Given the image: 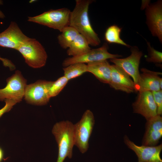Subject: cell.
Masks as SVG:
<instances>
[{
	"instance_id": "cell-3",
	"label": "cell",
	"mask_w": 162,
	"mask_h": 162,
	"mask_svg": "<svg viewBox=\"0 0 162 162\" xmlns=\"http://www.w3.org/2000/svg\"><path fill=\"white\" fill-rule=\"evenodd\" d=\"M71 11L66 8L51 10L34 16L28 17V21L57 30L61 32L69 26Z\"/></svg>"
},
{
	"instance_id": "cell-15",
	"label": "cell",
	"mask_w": 162,
	"mask_h": 162,
	"mask_svg": "<svg viewBox=\"0 0 162 162\" xmlns=\"http://www.w3.org/2000/svg\"><path fill=\"white\" fill-rule=\"evenodd\" d=\"M110 86L116 90L130 93L134 92V83L130 76L119 67L111 65Z\"/></svg>"
},
{
	"instance_id": "cell-20",
	"label": "cell",
	"mask_w": 162,
	"mask_h": 162,
	"mask_svg": "<svg viewBox=\"0 0 162 162\" xmlns=\"http://www.w3.org/2000/svg\"><path fill=\"white\" fill-rule=\"evenodd\" d=\"M122 29V28L115 25L108 27L104 34L105 40L110 44H116L127 47H130V46L126 43L120 38Z\"/></svg>"
},
{
	"instance_id": "cell-27",
	"label": "cell",
	"mask_w": 162,
	"mask_h": 162,
	"mask_svg": "<svg viewBox=\"0 0 162 162\" xmlns=\"http://www.w3.org/2000/svg\"><path fill=\"white\" fill-rule=\"evenodd\" d=\"M3 157V152L0 147V162L2 160Z\"/></svg>"
},
{
	"instance_id": "cell-13",
	"label": "cell",
	"mask_w": 162,
	"mask_h": 162,
	"mask_svg": "<svg viewBox=\"0 0 162 162\" xmlns=\"http://www.w3.org/2000/svg\"><path fill=\"white\" fill-rule=\"evenodd\" d=\"M142 73L138 82L134 83V92H152L162 90V79L160 72L152 71L145 68L141 69Z\"/></svg>"
},
{
	"instance_id": "cell-24",
	"label": "cell",
	"mask_w": 162,
	"mask_h": 162,
	"mask_svg": "<svg viewBox=\"0 0 162 162\" xmlns=\"http://www.w3.org/2000/svg\"><path fill=\"white\" fill-rule=\"evenodd\" d=\"M155 103L156 105L158 115L162 114V90L152 92Z\"/></svg>"
},
{
	"instance_id": "cell-2",
	"label": "cell",
	"mask_w": 162,
	"mask_h": 162,
	"mask_svg": "<svg viewBox=\"0 0 162 162\" xmlns=\"http://www.w3.org/2000/svg\"><path fill=\"white\" fill-rule=\"evenodd\" d=\"M74 125L68 120L63 121L56 123L53 127L52 132L58 147L56 162H63L66 158H72L75 146Z\"/></svg>"
},
{
	"instance_id": "cell-17",
	"label": "cell",
	"mask_w": 162,
	"mask_h": 162,
	"mask_svg": "<svg viewBox=\"0 0 162 162\" xmlns=\"http://www.w3.org/2000/svg\"><path fill=\"white\" fill-rule=\"evenodd\" d=\"M87 72L93 74L100 82L109 84L111 78V65L107 60L88 64Z\"/></svg>"
},
{
	"instance_id": "cell-10",
	"label": "cell",
	"mask_w": 162,
	"mask_h": 162,
	"mask_svg": "<svg viewBox=\"0 0 162 162\" xmlns=\"http://www.w3.org/2000/svg\"><path fill=\"white\" fill-rule=\"evenodd\" d=\"M146 23L152 35L162 43V1L148 3L146 6Z\"/></svg>"
},
{
	"instance_id": "cell-25",
	"label": "cell",
	"mask_w": 162,
	"mask_h": 162,
	"mask_svg": "<svg viewBox=\"0 0 162 162\" xmlns=\"http://www.w3.org/2000/svg\"><path fill=\"white\" fill-rule=\"evenodd\" d=\"M4 106L0 109V117L5 113L9 111L17 103L13 100L6 99L4 101Z\"/></svg>"
},
{
	"instance_id": "cell-22",
	"label": "cell",
	"mask_w": 162,
	"mask_h": 162,
	"mask_svg": "<svg viewBox=\"0 0 162 162\" xmlns=\"http://www.w3.org/2000/svg\"><path fill=\"white\" fill-rule=\"evenodd\" d=\"M68 80L63 76L56 81H53L49 90L50 97L51 98L58 95L67 84Z\"/></svg>"
},
{
	"instance_id": "cell-12",
	"label": "cell",
	"mask_w": 162,
	"mask_h": 162,
	"mask_svg": "<svg viewBox=\"0 0 162 162\" xmlns=\"http://www.w3.org/2000/svg\"><path fill=\"white\" fill-rule=\"evenodd\" d=\"M132 106L134 112L141 115L146 120L158 115L157 106L151 92H139Z\"/></svg>"
},
{
	"instance_id": "cell-16",
	"label": "cell",
	"mask_w": 162,
	"mask_h": 162,
	"mask_svg": "<svg viewBox=\"0 0 162 162\" xmlns=\"http://www.w3.org/2000/svg\"><path fill=\"white\" fill-rule=\"evenodd\" d=\"M146 121L142 145L156 146L162 136V118L161 116L157 115Z\"/></svg>"
},
{
	"instance_id": "cell-8",
	"label": "cell",
	"mask_w": 162,
	"mask_h": 162,
	"mask_svg": "<svg viewBox=\"0 0 162 162\" xmlns=\"http://www.w3.org/2000/svg\"><path fill=\"white\" fill-rule=\"evenodd\" d=\"M108 50V45L105 43L100 47L91 49L86 53L80 56L66 58L62 63V66L65 67L75 63H87L88 64L122 57V56L118 54L109 53Z\"/></svg>"
},
{
	"instance_id": "cell-23",
	"label": "cell",
	"mask_w": 162,
	"mask_h": 162,
	"mask_svg": "<svg viewBox=\"0 0 162 162\" xmlns=\"http://www.w3.org/2000/svg\"><path fill=\"white\" fill-rule=\"evenodd\" d=\"M148 51L146 61L149 62L160 64L162 62V52L157 50L152 46L150 43L146 40Z\"/></svg>"
},
{
	"instance_id": "cell-14",
	"label": "cell",
	"mask_w": 162,
	"mask_h": 162,
	"mask_svg": "<svg viewBox=\"0 0 162 162\" xmlns=\"http://www.w3.org/2000/svg\"><path fill=\"white\" fill-rule=\"evenodd\" d=\"M29 38L23 33L16 22L12 21L6 30L0 33V46L17 50Z\"/></svg>"
},
{
	"instance_id": "cell-18",
	"label": "cell",
	"mask_w": 162,
	"mask_h": 162,
	"mask_svg": "<svg viewBox=\"0 0 162 162\" xmlns=\"http://www.w3.org/2000/svg\"><path fill=\"white\" fill-rule=\"evenodd\" d=\"M91 49L86 38L79 34L67 50V54L75 57L84 54Z\"/></svg>"
},
{
	"instance_id": "cell-26",
	"label": "cell",
	"mask_w": 162,
	"mask_h": 162,
	"mask_svg": "<svg viewBox=\"0 0 162 162\" xmlns=\"http://www.w3.org/2000/svg\"><path fill=\"white\" fill-rule=\"evenodd\" d=\"M0 60L2 61L3 65L5 67H7L8 66L10 63V60L6 58H2L0 56Z\"/></svg>"
},
{
	"instance_id": "cell-7",
	"label": "cell",
	"mask_w": 162,
	"mask_h": 162,
	"mask_svg": "<svg viewBox=\"0 0 162 162\" xmlns=\"http://www.w3.org/2000/svg\"><path fill=\"white\" fill-rule=\"evenodd\" d=\"M53 82L39 80L34 83L27 85L24 97L26 102L34 105L46 104L51 98L49 90Z\"/></svg>"
},
{
	"instance_id": "cell-29",
	"label": "cell",
	"mask_w": 162,
	"mask_h": 162,
	"mask_svg": "<svg viewBox=\"0 0 162 162\" xmlns=\"http://www.w3.org/2000/svg\"><path fill=\"white\" fill-rule=\"evenodd\" d=\"M3 2L2 1L0 0V4H3Z\"/></svg>"
},
{
	"instance_id": "cell-19",
	"label": "cell",
	"mask_w": 162,
	"mask_h": 162,
	"mask_svg": "<svg viewBox=\"0 0 162 162\" xmlns=\"http://www.w3.org/2000/svg\"><path fill=\"white\" fill-rule=\"evenodd\" d=\"M58 36V42L64 49H68L79 34L74 28L68 26L65 28Z\"/></svg>"
},
{
	"instance_id": "cell-21",
	"label": "cell",
	"mask_w": 162,
	"mask_h": 162,
	"mask_svg": "<svg viewBox=\"0 0 162 162\" xmlns=\"http://www.w3.org/2000/svg\"><path fill=\"white\" fill-rule=\"evenodd\" d=\"M63 70L64 76L69 80L87 72V65L83 63H75L64 67Z\"/></svg>"
},
{
	"instance_id": "cell-4",
	"label": "cell",
	"mask_w": 162,
	"mask_h": 162,
	"mask_svg": "<svg viewBox=\"0 0 162 162\" xmlns=\"http://www.w3.org/2000/svg\"><path fill=\"white\" fill-rule=\"evenodd\" d=\"M17 50L22 56L26 63L31 68H40L46 64L47 54L42 45L36 39L29 38Z\"/></svg>"
},
{
	"instance_id": "cell-1",
	"label": "cell",
	"mask_w": 162,
	"mask_h": 162,
	"mask_svg": "<svg viewBox=\"0 0 162 162\" xmlns=\"http://www.w3.org/2000/svg\"><path fill=\"white\" fill-rule=\"evenodd\" d=\"M91 0H76L75 7L71 11L69 26L75 28L84 36L89 45L96 46L100 43L98 34L93 29L90 21L88 11Z\"/></svg>"
},
{
	"instance_id": "cell-9",
	"label": "cell",
	"mask_w": 162,
	"mask_h": 162,
	"mask_svg": "<svg viewBox=\"0 0 162 162\" xmlns=\"http://www.w3.org/2000/svg\"><path fill=\"white\" fill-rule=\"evenodd\" d=\"M130 55L124 58H114L110 61L121 68L133 79L134 83L138 81L140 77L139 70L142 52L136 46L130 47Z\"/></svg>"
},
{
	"instance_id": "cell-11",
	"label": "cell",
	"mask_w": 162,
	"mask_h": 162,
	"mask_svg": "<svg viewBox=\"0 0 162 162\" xmlns=\"http://www.w3.org/2000/svg\"><path fill=\"white\" fill-rule=\"evenodd\" d=\"M124 141L128 148L136 154L138 162H162L160 157L162 144L155 146H138L130 140L126 136L124 137Z\"/></svg>"
},
{
	"instance_id": "cell-6",
	"label": "cell",
	"mask_w": 162,
	"mask_h": 162,
	"mask_svg": "<svg viewBox=\"0 0 162 162\" xmlns=\"http://www.w3.org/2000/svg\"><path fill=\"white\" fill-rule=\"evenodd\" d=\"M7 85L0 88V101L6 99L14 100L17 103L21 102L24 98L27 85V80L20 71L17 70L6 79Z\"/></svg>"
},
{
	"instance_id": "cell-28",
	"label": "cell",
	"mask_w": 162,
	"mask_h": 162,
	"mask_svg": "<svg viewBox=\"0 0 162 162\" xmlns=\"http://www.w3.org/2000/svg\"><path fill=\"white\" fill-rule=\"evenodd\" d=\"M5 17L4 13L0 10V18L3 19Z\"/></svg>"
},
{
	"instance_id": "cell-5",
	"label": "cell",
	"mask_w": 162,
	"mask_h": 162,
	"mask_svg": "<svg viewBox=\"0 0 162 162\" xmlns=\"http://www.w3.org/2000/svg\"><path fill=\"white\" fill-rule=\"evenodd\" d=\"M94 118L93 112L86 110L81 119L74 125L76 146L82 154L86 152L89 147V140L94 124Z\"/></svg>"
}]
</instances>
